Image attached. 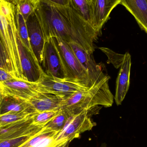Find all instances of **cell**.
<instances>
[{"mask_svg": "<svg viewBox=\"0 0 147 147\" xmlns=\"http://www.w3.org/2000/svg\"><path fill=\"white\" fill-rule=\"evenodd\" d=\"M35 15L45 41L58 38L74 43L91 55L98 35L91 25L70 6H62L41 0Z\"/></svg>", "mask_w": 147, "mask_h": 147, "instance_id": "6da1fadb", "label": "cell"}, {"mask_svg": "<svg viewBox=\"0 0 147 147\" xmlns=\"http://www.w3.org/2000/svg\"><path fill=\"white\" fill-rule=\"evenodd\" d=\"M110 77L106 76L86 90L73 93L64 100L61 109L72 116L85 110H90L97 105L112 106L114 96L109 85Z\"/></svg>", "mask_w": 147, "mask_h": 147, "instance_id": "7a4b0ae2", "label": "cell"}, {"mask_svg": "<svg viewBox=\"0 0 147 147\" xmlns=\"http://www.w3.org/2000/svg\"><path fill=\"white\" fill-rule=\"evenodd\" d=\"M64 67L66 79L89 88L92 86L89 75L81 65L68 43L53 38Z\"/></svg>", "mask_w": 147, "mask_h": 147, "instance_id": "3957f363", "label": "cell"}, {"mask_svg": "<svg viewBox=\"0 0 147 147\" xmlns=\"http://www.w3.org/2000/svg\"><path fill=\"white\" fill-rule=\"evenodd\" d=\"M89 111L85 110L70 117L63 129L54 137V146L70 142L79 138L82 133L91 130L96 124L89 115Z\"/></svg>", "mask_w": 147, "mask_h": 147, "instance_id": "277c9868", "label": "cell"}, {"mask_svg": "<svg viewBox=\"0 0 147 147\" xmlns=\"http://www.w3.org/2000/svg\"><path fill=\"white\" fill-rule=\"evenodd\" d=\"M42 93L60 95L67 98L75 92L88 89L79 83L48 75L42 68L37 80Z\"/></svg>", "mask_w": 147, "mask_h": 147, "instance_id": "5b68a950", "label": "cell"}, {"mask_svg": "<svg viewBox=\"0 0 147 147\" xmlns=\"http://www.w3.org/2000/svg\"><path fill=\"white\" fill-rule=\"evenodd\" d=\"M0 89L3 96H10L27 102L42 93L37 81L16 79L0 82Z\"/></svg>", "mask_w": 147, "mask_h": 147, "instance_id": "8992f818", "label": "cell"}, {"mask_svg": "<svg viewBox=\"0 0 147 147\" xmlns=\"http://www.w3.org/2000/svg\"><path fill=\"white\" fill-rule=\"evenodd\" d=\"M42 65L45 69L43 70L48 75L67 80L63 62L53 38L45 42Z\"/></svg>", "mask_w": 147, "mask_h": 147, "instance_id": "52a82bcc", "label": "cell"}, {"mask_svg": "<svg viewBox=\"0 0 147 147\" xmlns=\"http://www.w3.org/2000/svg\"><path fill=\"white\" fill-rule=\"evenodd\" d=\"M90 13L91 25L98 35L109 18L111 11L119 4L120 0H88Z\"/></svg>", "mask_w": 147, "mask_h": 147, "instance_id": "ba28073f", "label": "cell"}, {"mask_svg": "<svg viewBox=\"0 0 147 147\" xmlns=\"http://www.w3.org/2000/svg\"><path fill=\"white\" fill-rule=\"evenodd\" d=\"M35 113L27 119L0 128V141L23 136H34L41 132L45 126L33 122V116Z\"/></svg>", "mask_w": 147, "mask_h": 147, "instance_id": "9c48e42d", "label": "cell"}, {"mask_svg": "<svg viewBox=\"0 0 147 147\" xmlns=\"http://www.w3.org/2000/svg\"><path fill=\"white\" fill-rule=\"evenodd\" d=\"M68 44L78 60L88 73L92 86L98 83L106 76L101 67L92 58L91 55L74 43Z\"/></svg>", "mask_w": 147, "mask_h": 147, "instance_id": "30bf717a", "label": "cell"}, {"mask_svg": "<svg viewBox=\"0 0 147 147\" xmlns=\"http://www.w3.org/2000/svg\"><path fill=\"white\" fill-rule=\"evenodd\" d=\"M26 24L31 47L39 64L41 66L43 60L45 41L35 13L28 18Z\"/></svg>", "mask_w": 147, "mask_h": 147, "instance_id": "8fae6325", "label": "cell"}, {"mask_svg": "<svg viewBox=\"0 0 147 147\" xmlns=\"http://www.w3.org/2000/svg\"><path fill=\"white\" fill-rule=\"evenodd\" d=\"M131 67V56L128 53H126L117 79L114 98L117 105H121L129 89Z\"/></svg>", "mask_w": 147, "mask_h": 147, "instance_id": "7c38bea8", "label": "cell"}, {"mask_svg": "<svg viewBox=\"0 0 147 147\" xmlns=\"http://www.w3.org/2000/svg\"><path fill=\"white\" fill-rule=\"evenodd\" d=\"M17 45L23 75L28 81L35 82L39 79L40 70L42 67L34 60L30 53L22 45L18 34Z\"/></svg>", "mask_w": 147, "mask_h": 147, "instance_id": "4fadbf2b", "label": "cell"}, {"mask_svg": "<svg viewBox=\"0 0 147 147\" xmlns=\"http://www.w3.org/2000/svg\"><path fill=\"white\" fill-rule=\"evenodd\" d=\"M66 97L60 95L42 93L35 98L28 101L37 112L61 109L63 102Z\"/></svg>", "mask_w": 147, "mask_h": 147, "instance_id": "5bb4252c", "label": "cell"}, {"mask_svg": "<svg viewBox=\"0 0 147 147\" xmlns=\"http://www.w3.org/2000/svg\"><path fill=\"white\" fill-rule=\"evenodd\" d=\"M135 18L142 30L147 32V0H120Z\"/></svg>", "mask_w": 147, "mask_h": 147, "instance_id": "9a60e30c", "label": "cell"}, {"mask_svg": "<svg viewBox=\"0 0 147 147\" xmlns=\"http://www.w3.org/2000/svg\"><path fill=\"white\" fill-rule=\"evenodd\" d=\"M36 111L28 102L8 96H3L0 105V115L8 112Z\"/></svg>", "mask_w": 147, "mask_h": 147, "instance_id": "2e32d148", "label": "cell"}, {"mask_svg": "<svg viewBox=\"0 0 147 147\" xmlns=\"http://www.w3.org/2000/svg\"><path fill=\"white\" fill-rule=\"evenodd\" d=\"M16 20L18 35H19L22 44L26 49L28 52L30 53L34 60L36 63H39L38 59L36 58V57L33 51L32 47H31V45H30L26 21L16 7Z\"/></svg>", "mask_w": 147, "mask_h": 147, "instance_id": "e0dca14e", "label": "cell"}, {"mask_svg": "<svg viewBox=\"0 0 147 147\" xmlns=\"http://www.w3.org/2000/svg\"><path fill=\"white\" fill-rule=\"evenodd\" d=\"M36 112L37 111L8 112L0 115V128L27 119Z\"/></svg>", "mask_w": 147, "mask_h": 147, "instance_id": "ac0fdd59", "label": "cell"}, {"mask_svg": "<svg viewBox=\"0 0 147 147\" xmlns=\"http://www.w3.org/2000/svg\"><path fill=\"white\" fill-rule=\"evenodd\" d=\"M41 0H17L15 5L16 8L26 21L28 18L35 12Z\"/></svg>", "mask_w": 147, "mask_h": 147, "instance_id": "d6986e66", "label": "cell"}, {"mask_svg": "<svg viewBox=\"0 0 147 147\" xmlns=\"http://www.w3.org/2000/svg\"><path fill=\"white\" fill-rule=\"evenodd\" d=\"M72 116L67 111L61 109L60 112L45 125L46 128L58 133L63 129Z\"/></svg>", "mask_w": 147, "mask_h": 147, "instance_id": "ffe728a7", "label": "cell"}, {"mask_svg": "<svg viewBox=\"0 0 147 147\" xmlns=\"http://www.w3.org/2000/svg\"><path fill=\"white\" fill-rule=\"evenodd\" d=\"M70 5L91 25V20L88 0H70Z\"/></svg>", "mask_w": 147, "mask_h": 147, "instance_id": "44dd1931", "label": "cell"}, {"mask_svg": "<svg viewBox=\"0 0 147 147\" xmlns=\"http://www.w3.org/2000/svg\"><path fill=\"white\" fill-rule=\"evenodd\" d=\"M61 111V109L37 112L33 117V122L35 124L45 126Z\"/></svg>", "mask_w": 147, "mask_h": 147, "instance_id": "7402d4cb", "label": "cell"}, {"mask_svg": "<svg viewBox=\"0 0 147 147\" xmlns=\"http://www.w3.org/2000/svg\"><path fill=\"white\" fill-rule=\"evenodd\" d=\"M57 134L58 133L56 132L46 128L45 127V129L41 132L33 136L28 141L19 147H33L44 139L49 137H55Z\"/></svg>", "mask_w": 147, "mask_h": 147, "instance_id": "603a6c76", "label": "cell"}, {"mask_svg": "<svg viewBox=\"0 0 147 147\" xmlns=\"http://www.w3.org/2000/svg\"><path fill=\"white\" fill-rule=\"evenodd\" d=\"M99 49L104 53L108 58L107 63H111L116 69L121 68L125 57V54H119L116 53L112 50L106 47H99Z\"/></svg>", "mask_w": 147, "mask_h": 147, "instance_id": "cb8c5ba5", "label": "cell"}, {"mask_svg": "<svg viewBox=\"0 0 147 147\" xmlns=\"http://www.w3.org/2000/svg\"><path fill=\"white\" fill-rule=\"evenodd\" d=\"M33 136H23L1 141H0V147H19L28 141Z\"/></svg>", "mask_w": 147, "mask_h": 147, "instance_id": "d4e9b609", "label": "cell"}, {"mask_svg": "<svg viewBox=\"0 0 147 147\" xmlns=\"http://www.w3.org/2000/svg\"><path fill=\"white\" fill-rule=\"evenodd\" d=\"M0 68L5 70L7 71V65H6V59L3 47L0 39Z\"/></svg>", "mask_w": 147, "mask_h": 147, "instance_id": "484cf974", "label": "cell"}, {"mask_svg": "<svg viewBox=\"0 0 147 147\" xmlns=\"http://www.w3.org/2000/svg\"><path fill=\"white\" fill-rule=\"evenodd\" d=\"M13 79H15V78L8 71L0 68V82L7 81Z\"/></svg>", "mask_w": 147, "mask_h": 147, "instance_id": "4316f807", "label": "cell"}, {"mask_svg": "<svg viewBox=\"0 0 147 147\" xmlns=\"http://www.w3.org/2000/svg\"><path fill=\"white\" fill-rule=\"evenodd\" d=\"M52 3L62 6H68L70 5V0H45Z\"/></svg>", "mask_w": 147, "mask_h": 147, "instance_id": "83f0119b", "label": "cell"}, {"mask_svg": "<svg viewBox=\"0 0 147 147\" xmlns=\"http://www.w3.org/2000/svg\"><path fill=\"white\" fill-rule=\"evenodd\" d=\"M70 143V142H66V143H63V144L56 145V146H54L53 147H69Z\"/></svg>", "mask_w": 147, "mask_h": 147, "instance_id": "f1b7e54d", "label": "cell"}, {"mask_svg": "<svg viewBox=\"0 0 147 147\" xmlns=\"http://www.w3.org/2000/svg\"><path fill=\"white\" fill-rule=\"evenodd\" d=\"M3 97V95L2 92L1 91V89H0V103H1V102L2 99Z\"/></svg>", "mask_w": 147, "mask_h": 147, "instance_id": "f546056e", "label": "cell"}, {"mask_svg": "<svg viewBox=\"0 0 147 147\" xmlns=\"http://www.w3.org/2000/svg\"><path fill=\"white\" fill-rule=\"evenodd\" d=\"M11 1L13 2V3L14 4H15L16 2V1H17V0H11Z\"/></svg>", "mask_w": 147, "mask_h": 147, "instance_id": "4dcf8cb0", "label": "cell"}, {"mask_svg": "<svg viewBox=\"0 0 147 147\" xmlns=\"http://www.w3.org/2000/svg\"><path fill=\"white\" fill-rule=\"evenodd\" d=\"M106 147V146H103V147Z\"/></svg>", "mask_w": 147, "mask_h": 147, "instance_id": "1f68e13d", "label": "cell"}, {"mask_svg": "<svg viewBox=\"0 0 147 147\" xmlns=\"http://www.w3.org/2000/svg\"><path fill=\"white\" fill-rule=\"evenodd\" d=\"M0 105H1V103H0Z\"/></svg>", "mask_w": 147, "mask_h": 147, "instance_id": "d6a6232c", "label": "cell"}]
</instances>
